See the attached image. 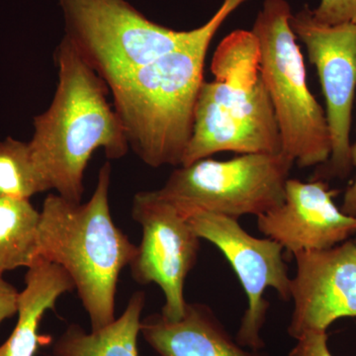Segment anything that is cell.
<instances>
[{
  "label": "cell",
  "mask_w": 356,
  "mask_h": 356,
  "mask_svg": "<svg viewBox=\"0 0 356 356\" xmlns=\"http://www.w3.org/2000/svg\"><path fill=\"white\" fill-rule=\"evenodd\" d=\"M247 0H224L175 50L121 77L109 88L129 147L147 166L178 168L194 127L206 56L225 20Z\"/></svg>",
  "instance_id": "obj_1"
},
{
  "label": "cell",
  "mask_w": 356,
  "mask_h": 356,
  "mask_svg": "<svg viewBox=\"0 0 356 356\" xmlns=\"http://www.w3.org/2000/svg\"><path fill=\"white\" fill-rule=\"evenodd\" d=\"M58 83L50 107L34 118L30 149L35 163L58 195L81 203L84 172L97 149L107 159L127 154L128 140L107 84L62 39L55 53Z\"/></svg>",
  "instance_id": "obj_2"
},
{
  "label": "cell",
  "mask_w": 356,
  "mask_h": 356,
  "mask_svg": "<svg viewBox=\"0 0 356 356\" xmlns=\"http://www.w3.org/2000/svg\"><path fill=\"white\" fill-rule=\"evenodd\" d=\"M111 165L100 168L88 202L72 203L58 194L44 199L40 218L37 259L62 266L98 331L115 320L119 276L130 266L137 245L112 219L109 205Z\"/></svg>",
  "instance_id": "obj_3"
},
{
  "label": "cell",
  "mask_w": 356,
  "mask_h": 356,
  "mask_svg": "<svg viewBox=\"0 0 356 356\" xmlns=\"http://www.w3.org/2000/svg\"><path fill=\"white\" fill-rule=\"evenodd\" d=\"M210 70L215 79L204 81L199 90L193 133L181 165L224 152L282 153L254 33L236 30L225 37Z\"/></svg>",
  "instance_id": "obj_4"
},
{
  "label": "cell",
  "mask_w": 356,
  "mask_h": 356,
  "mask_svg": "<svg viewBox=\"0 0 356 356\" xmlns=\"http://www.w3.org/2000/svg\"><path fill=\"white\" fill-rule=\"evenodd\" d=\"M291 16L286 0H266L252 32L259 41L261 76L280 129L281 152L306 168L327 163L332 140L325 110L307 83Z\"/></svg>",
  "instance_id": "obj_5"
},
{
  "label": "cell",
  "mask_w": 356,
  "mask_h": 356,
  "mask_svg": "<svg viewBox=\"0 0 356 356\" xmlns=\"http://www.w3.org/2000/svg\"><path fill=\"white\" fill-rule=\"evenodd\" d=\"M294 161L284 154H245L229 161L203 159L175 168L154 195L185 216L196 211L261 216L284 202Z\"/></svg>",
  "instance_id": "obj_6"
},
{
  "label": "cell",
  "mask_w": 356,
  "mask_h": 356,
  "mask_svg": "<svg viewBox=\"0 0 356 356\" xmlns=\"http://www.w3.org/2000/svg\"><path fill=\"white\" fill-rule=\"evenodd\" d=\"M65 38L108 88L191 36L147 19L126 0H58Z\"/></svg>",
  "instance_id": "obj_7"
},
{
  "label": "cell",
  "mask_w": 356,
  "mask_h": 356,
  "mask_svg": "<svg viewBox=\"0 0 356 356\" xmlns=\"http://www.w3.org/2000/svg\"><path fill=\"white\" fill-rule=\"evenodd\" d=\"M290 26L317 70L331 134V156L318 166L313 180L346 179L353 168L350 129L356 92V25L325 24L305 6L292 14Z\"/></svg>",
  "instance_id": "obj_8"
},
{
  "label": "cell",
  "mask_w": 356,
  "mask_h": 356,
  "mask_svg": "<svg viewBox=\"0 0 356 356\" xmlns=\"http://www.w3.org/2000/svg\"><path fill=\"white\" fill-rule=\"evenodd\" d=\"M189 225L200 238L221 250L233 267L248 298L236 339L243 348L259 351L264 348L261 331L269 303L266 288H273L283 301L291 299L289 268L280 243L271 238L250 235L234 218L196 211L187 216Z\"/></svg>",
  "instance_id": "obj_9"
},
{
  "label": "cell",
  "mask_w": 356,
  "mask_h": 356,
  "mask_svg": "<svg viewBox=\"0 0 356 356\" xmlns=\"http://www.w3.org/2000/svg\"><path fill=\"white\" fill-rule=\"evenodd\" d=\"M132 218L143 232L129 266L133 280L142 285H159L165 295L161 315L170 321L180 320L187 305L185 280L197 262L201 238L184 214L153 191L134 196Z\"/></svg>",
  "instance_id": "obj_10"
},
{
  "label": "cell",
  "mask_w": 356,
  "mask_h": 356,
  "mask_svg": "<svg viewBox=\"0 0 356 356\" xmlns=\"http://www.w3.org/2000/svg\"><path fill=\"white\" fill-rule=\"evenodd\" d=\"M293 257L297 270L290 290V337L327 332L339 318H356V241Z\"/></svg>",
  "instance_id": "obj_11"
},
{
  "label": "cell",
  "mask_w": 356,
  "mask_h": 356,
  "mask_svg": "<svg viewBox=\"0 0 356 356\" xmlns=\"http://www.w3.org/2000/svg\"><path fill=\"white\" fill-rule=\"evenodd\" d=\"M337 193L325 180L289 178L284 202L257 217V228L292 255L336 247L356 234V217L337 207Z\"/></svg>",
  "instance_id": "obj_12"
},
{
  "label": "cell",
  "mask_w": 356,
  "mask_h": 356,
  "mask_svg": "<svg viewBox=\"0 0 356 356\" xmlns=\"http://www.w3.org/2000/svg\"><path fill=\"white\" fill-rule=\"evenodd\" d=\"M140 334L158 356H261L259 351L245 350L214 311L202 303H187L178 321L161 314L147 316Z\"/></svg>",
  "instance_id": "obj_13"
},
{
  "label": "cell",
  "mask_w": 356,
  "mask_h": 356,
  "mask_svg": "<svg viewBox=\"0 0 356 356\" xmlns=\"http://www.w3.org/2000/svg\"><path fill=\"white\" fill-rule=\"evenodd\" d=\"M74 281L58 264L37 259L28 267L25 288L20 292L17 324L13 334L0 346V356H35L40 346L51 337L39 334L44 313L55 311L58 299L74 291Z\"/></svg>",
  "instance_id": "obj_14"
},
{
  "label": "cell",
  "mask_w": 356,
  "mask_h": 356,
  "mask_svg": "<svg viewBox=\"0 0 356 356\" xmlns=\"http://www.w3.org/2000/svg\"><path fill=\"white\" fill-rule=\"evenodd\" d=\"M146 294L134 293L120 317L98 331L70 324L53 346V356H139L138 337Z\"/></svg>",
  "instance_id": "obj_15"
},
{
  "label": "cell",
  "mask_w": 356,
  "mask_h": 356,
  "mask_svg": "<svg viewBox=\"0 0 356 356\" xmlns=\"http://www.w3.org/2000/svg\"><path fill=\"white\" fill-rule=\"evenodd\" d=\"M40 218L29 199L0 196V276L36 261Z\"/></svg>",
  "instance_id": "obj_16"
},
{
  "label": "cell",
  "mask_w": 356,
  "mask_h": 356,
  "mask_svg": "<svg viewBox=\"0 0 356 356\" xmlns=\"http://www.w3.org/2000/svg\"><path fill=\"white\" fill-rule=\"evenodd\" d=\"M51 189L28 143L10 137L0 142V196L30 200L35 194Z\"/></svg>",
  "instance_id": "obj_17"
},
{
  "label": "cell",
  "mask_w": 356,
  "mask_h": 356,
  "mask_svg": "<svg viewBox=\"0 0 356 356\" xmlns=\"http://www.w3.org/2000/svg\"><path fill=\"white\" fill-rule=\"evenodd\" d=\"M312 13L316 19L325 24L356 25V0H321L317 8Z\"/></svg>",
  "instance_id": "obj_18"
},
{
  "label": "cell",
  "mask_w": 356,
  "mask_h": 356,
  "mask_svg": "<svg viewBox=\"0 0 356 356\" xmlns=\"http://www.w3.org/2000/svg\"><path fill=\"white\" fill-rule=\"evenodd\" d=\"M289 356H334L327 346V332H314L296 339Z\"/></svg>",
  "instance_id": "obj_19"
},
{
  "label": "cell",
  "mask_w": 356,
  "mask_h": 356,
  "mask_svg": "<svg viewBox=\"0 0 356 356\" xmlns=\"http://www.w3.org/2000/svg\"><path fill=\"white\" fill-rule=\"evenodd\" d=\"M20 292L0 276V324L18 313Z\"/></svg>",
  "instance_id": "obj_20"
},
{
  "label": "cell",
  "mask_w": 356,
  "mask_h": 356,
  "mask_svg": "<svg viewBox=\"0 0 356 356\" xmlns=\"http://www.w3.org/2000/svg\"><path fill=\"white\" fill-rule=\"evenodd\" d=\"M351 161L353 166H356V143L351 145ZM341 210L348 216L356 217V177L353 184L344 192Z\"/></svg>",
  "instance_id": "obj_21"
}]
</instances>
